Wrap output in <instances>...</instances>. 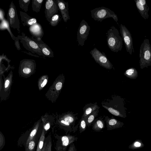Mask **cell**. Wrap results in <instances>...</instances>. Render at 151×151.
I'll return each mask as SVG.
<instances>
[{
  "label": "cell",
  "mask_w": 151,
  "mask_h": 151,
  "mask_svg": "<svg viewBox=\"0 0 151 151\" xmlns=\"http://www.w3.org/2000/svg\"><path fill=\"white\" fill-rule=\"evenodd\" d=\"M106 34L107 45L111 50L116 52L121 51L123 47V40L117 29L112 26Z\"/></svg>",
  "instance_id": "cell-2"
},
{
  "label": "cell",
  "mask_w": 151,
  "mask_h": 151,
  "mask_svg": "<svg viewBox=\"0 0 151 151\" xmlns=\"http://www.w3.org/2000/svg\"><path fill=\"white\" fill-rule=\"evenodd\" d=\"M22 52H23L24 53L28 54V55H30L34 56L35 57H39L38 55H35V54H33L30 52H26L25 51H22Z\"/></svg>",
  "instance_id": "cell-39"
},
{
  "label": "cell",
  "mask_w": 151,
  "mask_h": 151,
  "mask_svg": "<svg viewBox=\"0 0 151 151\" xmlns=\"http://www.w3.org/2000/svg\"><path fill=\"white\" fill-rule=\"evenodd\" d=\"M69 146L68 151H77V149L74 143H72Z\"/></svg>",
  "instance_id": "cell-37"
},
{
  "label": "cell",
  "mask_w": 151,
  "mask_h": 151,
  "mask_svg": "<svg viewBox=\"0 0 151 151\" xmlns=\"http://www.w3.org/2000/svg\"><path fill=\"white\" fill-rule=\"evenodd\" d=\"M43 0H32V10L37 13L40 12Z\"/></svg>",
  "instance_id": "cell-27"
},
{
  "label": "cell",
  "mask_w": 151,
  "mask_h": 151,
  "mask_svg": "<svg viewBox=\"0 0 151 151\" xmlns=\"http://www.w3.org/2000/svg\"><path fill=\"white\" fill-rule=\"evenodd\" d=\"M79 131L80 133L84 132L87 126L85 118L82 116L79 122Z\"/></svg>",
  "instance_id": "cell-32"
},
{
  "label": "cell",
  "mask_w": 151,
  "mask_h": 151,
  "mask_svg": "<svg viewBox=\"0 0 151 151\" xmlns=\"http://www.w3.org/2000/svg\"><path fill=\"white\" fill-rule=\"evenodd\" d=\"M95 61L100 66L110 70L113 68V65L107 58L105 54L96 48H94L90 52Z\"/></svg>",
  "instance_id": "cell-7"
},
{
  "label": "cell",
  "mask_w": 151,
  "mask_h": 151,
  "mask_svg": "<svg viewBox=\"0 0 151 151\" xmlns=\"http://www.w3.org/2000/svg\"><path fill=\"white\" fill-rule=\"evenodd\" d=\"M124 75L129 79H134L138 77V71L136 68L132 67L127 69L124 72Z\"/></svg>",
  "instance_id": "cell-25"
},
{
  "label": "cell",
  "mask_w": 151,
  "mask_h": 151,
  "mask_svg": "<svg viewBox=\"0 0 151 151\" xmlns=\"http://www.w3.org/2000/svg\"><path fill=\"white\" fill-rule=\"evenodd\" d=\"M78 114V113L74 114L72 112H68L63 114L59 119L70 123L73 128L77 129L79 123L76 126H75V124L76 120L78 119L77 116Z\"/></svg>",
  "instance_id": "cell-17"
},
{
  "label": "cell",
  "mask_w": 151,
  "mask_h": 151,
  "mask_svg": "<svg viewBox=\"0 0 151 151\" xmlns=\"http://www.w3.org/2000/svg\"><path fill=\"white\" fill-rule=\"evenodd\" d=\"M61 18V16L59 14H56L52 17L49 24L51 26L55 27L60 22Z\"/></svg>",
  "instance_id": "cell-29"
},
{
  "label": "cell",
  "mask_w": 151,
  "mask_h": 151,
  "mask_svg": "<svg viewBox=\"0 0 151 151\" xmlns=\"http://www.w3.org/2000/svg\"><path fill=\"white\" fill-rule=\"evenodd\" d=\"M144 146V144L141 140L137 139L129 146V148L134 150L141 148Z\"/></svg>",
  "instance_id": "cell-31"
},
{
  "label": "cell",
  "mask_w": 151,
  "mask_h": 151,
  "mask_svg": "<svg viewBox=\"0 0 151 151\" xmlns=\"http://www.w3.org/2000/svg\"><path fill=\"white\" fill-rule=\"evenodd\" d=\"M45 139L46 141V145L45 151H51L52 143L51 136L49 135Z\"/></svg>",
  "instance_id": "cell-33"
},
{
  "label": "cell",
  "mask_w": 151,
  "mask_h": 151,
  "mask_svg": "<svg viewBox=\"0 0 151 151\" xmlns=\"http://www.w3.org/2000/svg\"><path fill=\"white\" fill-rule=\"evenodd\" d=\"M58 124L60 128L65 131L66 134H67L69 132H73L74 133L77 129L73 128L70 123L61 119H59L58 121Z\"/></svg>",
  "instance_id": "cell-21"
},
{
  "label": "cell",
  "mask_w": 151,
  "mask_h": 151,
  "mask_svg": "<svg viewBox=\"0 0 151 151\" xmlns=\"http://www.w3.org/2000/svg\"><path fill=\"white\" fill-rule=\"evenodd\" d=\"M45 131L43 128L41 135L37 144L36 151H42L45 139Z\"/></svg>",
  "instance_id": "cell-28"
},
{
  "label": "cell",
  "mask_w": 151,
  "mask_h": 151,
  "mask_svg": "<svg viewBox=\"0 0 151 151\" xmlns=\"http://www.w3.org/2000/svg\"><path fill=\"white\" fill-rule=\"evenodd\" d=\"M46 141L45 139V142H44V144L43 147L42 151H45V148L46 147Z\"/></svg>",
  "instance_id": "cell-41"
},
{
  "label": "cell",
  "mask_w": 151,
  "mask_h": 151,
  "mask_svg": "<svg viewBox=\"0 0 151 151\" xmlns=\"http://www.w3.org/2000/svg\"><path fill=\"white\" fill-rule=\"evenodd\" d=\"M59 10L56 0H47L45 4V13L47 20L49 22L54 15Z\"/></svg>",
  "instance_id": "cell-11"
},
{
  "label": "cell",
  "mask_w": 151,
  "mask_h": 151,
  "mask_svg": "<svg viewBox=\"0 0 151 151\" xmlns=\"http://www.w3.org/2000/svg\"><path fill=\"white\" fill-rule=\"evenodd\" d=\"M120 32L127 51L130 55H132L133 53H134V51L131 33L125 26L122 24L120 26Z\"/></svg>",
  "instance_id": "cell-9"
},
{
  "label": "cell",
  "mask_w": 151,
  "mask_h": 151,
  "mask_svg": "<svg viewBox=\"0 0 151 151\" xmlns=\"http://www.w3.org/2000/svg\"><path fill=\"white\" fill-rule=\"evenodd\" d=\"M10 82L9 80H7L5 81L4 84V87L5 88H7L9 86Z\"/></svg>",
  "instance_id": "cell-40"
},
{
  "label": "cell",
  "mask_w": 151,
  "mask_h": 151,
  "mask_svg": "<svg viewBox=\"0 0 151 151\" xmlns=\"http://www.w3.org/2000/svg\"><path fill=\"white\" fill-rule=\"evenodd\" d=\"M30 0H19V5L20 7L25 13L28 10V6L30 3Z\"/></svg>",
  "instance_id": "cell-30"
},
{
  "label": "cell",
  "mask_w": 151,
  "mask_h": 151,
  "mask_svg": "<svg viewBox=\"0 0 151 151\" xmlns=\"http://www.w3.org/2000/svg\"><path fill=\"white\" fill-rule=\"evenodd\" d=\"M136 7L141 16L146 19L149 18L148 12L149 7L145 0H134Z\"/></svg>",
  "instance_id": "cell-12"
},
{
  "label": "cell",
  "mask_w": 151,
  "mask_h": 151,
  "mask_svg": "<svg viewBox=\"0 0 151 151\" xmlns=\"http://www.w3.org/2000/svg\"><path fill=\"white\" fill-rule=\"evenodd\" d=\"M20 42L27 50L32 53L44 57L40 49L36 43L29 37L26 35L25 33L22 32L21 35L17 36Z\"/></svg>",
  "instance_id": "cell-5"
},
{
  "label": "cell",
  "mask_w": 151,
  "mask_h": 151,
  "mask_svg": "<svg viewBox=\"0 0 151 151\" xmlns=\"http://www.w3.org/2000/svg\"><path fill=\"white\" fill-rule=\"evenodd\" d=\"M102 106L113 115L123 118L126 117L124 99L119 96H113L111 99L103 101Z\"/></svg>",
  "instance_id": "cell-1"
},
{
  "label": "cell",
  "mask_w": 151,
  "mask_h": 151,
  "mask_svg": "<svg viewBox=\"0 0 151 151\" xmlns=\"http://www.w3.org/2000/svg\"><path fill=\"white\" fill-rule=\"evenodd\" d=\"M91 17L95 20L101 22L105 19L112 18L118 23V18L114 12L110 9L102 6L91 10Z\"/></svg>",
  "instance_id": "cell-4"
},
{
  "label": "cell",
  "mask_w": 151,
  "mask_h": 151,
  "mask_svg": "<svg viewBox=\"0 0 151 151\" xmlns=\"http://www.w3.org/2000/svg\"><path fill=\"white\" fill-rule=\"evenodd\" d=\"M54 136L57 139L55 147L56 151H65L67 147L77 141L78 138L75 136L69 134L59 136L55 134Z\"/></svg>",
  "instance_id": "cell-6"
},
{
  "label": "cell",
  "mask_w": 151,
  "mask_h": 151,
  "mask_svg": "<svg viewBox=\"0 0 151 151\" xmlns=\"http://www.w3.org/2000/svg\"><path fill=\"white\" fill-rule=\"evenodd\" d=\"M30 38L37 44L44 55V57H53L54 53L52 49L41 39L35 38L32 36Z\"/></svg>",
  "instance_id": "cell-13"
},
{
  "label": "cell",
  "mask_w": 151,
  "mask_h": 151,
  "mask_svg": "<svg viewBox=\"0 0 151 151\" xmlns=\"http://www.w3.org/2000/svg\"><path fill=\"white\" fill-rule=\"evenodd\" d=\"M90 29V27L88 23L83 19L80 23L77 34V41H78V45L83 46L84 45Z\"/></svg>",
  "instance_id": "cell-10"
},
{
  "label": "cell",
  "mask_w": 151,
  "mask_h": 151,
  "mask_svg": "<svg viewBox=\"0 0 151 151\" xmlns=\"http://www.w3.org/2000/svg\"><path fill=\"white\" fill-rule=\"evenodd\" d=\"M92 129L96 132H100L105 127V124L103 117H99L95 119L92 123Z\"/></svg>",
  "instance_id": "cell-20"
},
{
  "label": "cell",
  "mask_w": 151,
  "mask_h": 151,
  "mask_svg": "<svg viewBox=\"0 0 151 151\" xmlns=\"http://www.w3.org/2000/svg\"><path fill=\"white\" fill-rule=\"evenodd\" d=\"M29 30L32 37L35 38L42 39L44 33L41 25L36 23L29 27Z\"/></svg>",
  "instance_id": "cell-16"
},
{
  "label": "cell",
  "mask_w": 151,
  "mask_h": 151,
  "mask_svg": "<svg viewBox=\"0 0 151 151\" xmlns=\"http://www.w3.org/2000/svg\"><path fill=\"white\" fill-rule=\"evenodd\" d=\"M14 45L17 50H21V48L19 42V39L18 37H17V38L15 41H14Z\"/></svg>",
  "instance_id": "cell-35"
},
{
  "label": "cell",
  "mask_w": 151,
  "mask_h": 151,
  "mask_svg": "<svg viewBox=\"0 0 151 151\" xmlns=\"http://www.w3.org/2000/svg\"><path fill=\"white\" fill-rule=\"evenodd\" d=\"M9 23L7 20L5 18L2 21H1L0 25V29L1 30H7L12 38L14 41L17 38V37H15L12 32L10 28Z\"/></svg>",
  "instance_id": "cell-23"
},
{
  "label": "cell",
  "mask_w": 151,
  "mask_h": 151,
  "mask_svg": "<svg viewBox=\"0 0 151 151\" xmlns=\"http://www.w3.org/2000/svg\"><path fill=\"white\" fill-rule=\"evenodd\" d=\"M5 140L3 134L0 132V150L2 149L5 145Z\"/></svg>",
  "instance_id": "cell-34"
},
{
  "label": "cell",
  "mask_w": 151,
  "mask_h": 151,
  "mask_svg": "<svg viewBox=\"0 0 151 151\" xmlns=\"http://www.w3.org/2000/svg\"><path fill=\"white\" fill-rule=\"evenodd\" d=\"M99 107L97 102L90 103L85 105L83 108V113L82 116L85 118Z\"/></svg>",
  "instance_id": "cell-22"
},
{
  "label": "cell",
  "mask_w": 151,
  "mask_h": 151,
  "mask_svg": "<svg viewBox=\"0 0 151 151\" xmlns=\"http://www.w3.org/2000/svg\"><path fill=\"white\" fill-rule=\"evenodd\" d=\"M22 23L24 26L29 27L37 23L36 19L29 16L25 12L20 11Z\"/></svg>",
  "instance_id": "cell-19"
},
{
  "label": "cell",
  "mask_w": 151,
  "mask_h": 151,
  "mask_svg": "<svg viewBox=\"0 0 151 151\" xmlns=\"http://www.w3.org/2000/svg\"><path fill=\"white\" fill-rule=\"evenodd\" d=\"M11 28L16 29L18 33L20 32L19 21L18 18L17 11L13 1L10 5L8 13L7 19Z\"/></svg>",
  "instance_id": "cell-8"
},
{
  "label": "cell",
  "mask_w": 151,
  "mask_h": 151,
  "mask_svg": "<svg viewBox=\"0 0 151 151\" xmlns=\"http://www.w3.org/2000/svg\"><path fill=\"white\" fill-rule=\"evenodd\" d=\"M47 82V79H45L43 81V82L42 83L41 85V87L42 88L44 87L46 85Z\"/></svg>",
  "instance_id": "cell-38"
},
{
  "label": "cell",
  "mask_w": 151,
  "mask_h": 151,
  "mask_svg": "<svg viewBox=\"0 0 151 151\" xmlns=\"http://www.w3.org/2000/svg\"><path fill=\"white\" fill-rule=\"evenodd\" d=\"M104 120L106 122L107 130L122 127L124 124L123 122L118 120L113 116L109 118L108 116H105Z\"/></svg>",
  "instance_id": "cell-14"
},
{
  "label": "cell",
  "mask_w": 151,
  "mask_h": 151,
  "mask_svg": "<svg viewBox=\"0 0 151 151\" xmlns=\"http://www.w3.org/2000/svg\"><path fill=\"white\" fill-rule=\"evenodd\" d=\"M40 137H35L30 141L25 151H35Z\"/></svg>",
  "instance_id": "cell-26"
},
{
  "label": "cell",
  "mask_w": 151,
  "mask_h": 151,
  "mask_svg": "<svg viewBox=\"0 0 151 151\" xmlns=\"http://www.w3.org/2000/svg\"><path fill=\"white\" fill-rule=\"evenodd\" d=\"M5 15V13L4 10L0 8V19L1 21L4 20V16Z\"/></svg>",
  "instance_id": "cell-36"
},
{
  "label": "cell",
  "mask_w": 151,
  "mask_h": 151,
  "mask_svg": "<svg viewBox=\"0 0 151 151\" xmlns=\"http://www.w3.org/2000/svg\"><path fill=\"white\" fill-rule=\"evenodd\" d=\"M139 58L141 69L147 68L151 65V45L148 39H145L140 46Z\"/></svg>",
  "instance_id": "cell-3"
},
{
  "label": "cell",
  "mask_w": 151,
  "mask_h": 151,
  "mask_svg": "<svg viewBox=\"0 0 151 151\" xmlns=\"http://www.w3.org/2000/svg\"><path fill=\"white\" fill-rule=\"evenodd\" d=\"M62 17L65 22L70 19L68 12V4L67 2L63 0H56Z\"/></svg>",
  "instance_id": "cell-15"
},
{
  "label": "cell",
  "mask_w": 151,
  "mask_h": 151,
  "mask_svg": "<svg viewBox=\"0 0 151 151\" xmlns=\"http://www.w3.org/2000/svg\"><path fill=\"white\" fill-rule=\"evenodd\" d=\"M99 108V107H98L95 110L84 118L88 127H89L92 124L96 117L98 115Z\"/></svg>",
  "instance_id": "cell-24"
},
{
  "label": "cell",
  "mask_w": 151,
  "mask_h": 151,
  "mask_svg": "<svg viewBox=\"0 0 151 151\" xmlns=\"http://www.w3.org/2000/svg\"><path fill=\"white\" fill-rule=\"evenodd\" d=\"M39 123H38L34 126L32 129L31 130L24 142V145L25 150L27 148L28 144L30 141L35 137L41 136L42 130L39 131Z\"/></svg>",
  "instance_id": "cell-18"
}]
</instances>
